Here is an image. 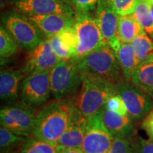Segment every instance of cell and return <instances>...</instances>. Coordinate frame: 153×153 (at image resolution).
<instances>
[{"mask_svg": "<svg viewBox=\"0 0 153 153\" xmlns=\"http://www.w3.org/2000/svg\"><path fill=\"white\" fill-rule=\"evenodd\" d=\"M74 106L72 96L45 103L36 111L32 137L56 147L70 123Z\"/></svg>", "mask_w": 153, "mask_h": 153, "instance_id": "obj_1", "label": "cell"}, {"mask_svg": "<svg viewBox=\"0 0 153 153\" xmlns=\"http://www.w3.org/2000/svg\"><path fill=\"white\" fill-rule=\"evenodd\" d=\"M78 66L85 76L101 78L117 86L125 81L116 51L108 44L78 60Z\"/></svg>", "mask_w": 153, "mask_h": 153, "instance_id": "obj_2", "label": "cell"}, {"mask_svg": "<svg viewBox=\"0 0 153 153\" xmlns=\"http://www.w3.org/2000/svg\"><path fill=\"white\" fill-rule=\"evenodd\" d=\"M117 85L101 78L85 76L74 104L87 118L101 111L111 96L118 94Z\"/></svg>", "mask_w": 153, "mask_h": 153, "instance_id": "obj_3", "label": "cell"}, {"mask_svg": "<svg viewBox=\"0 0 153 153\" xmlns=\"http://www.w3.org/2000/svg\"><path fill=\"white\" fill-rule=\"evenodd\" d=\"M85 75L78 66V60L72 57L61 60L50 70L51 94L53 99L73 96L79 91Z\"/></svg>", "mask_w": 153, "mask_h": 153, "instance_id": "obj_4", "label": "cell"}, {"mask_svg": "<svg viewBox=\"0 0 153 153\" xmlns=\"http://www.w3.org/2000/svg\"><path fill=\"white\" fill-rule=\"evenodd\" d=\"M74 27L78 42L74 58L79 60L106 44L92 13H76Z\"/></svg>", "mask_w": 153, "mask_h": 153, "instance_id": "obj_5", "label": "cell"}, {"mask_svg": "<svg viewBox=\"0 0 153 153\" xmlns=\"http://www.w3.org/2000/svg\"><path fill=\"white\" fill-rule=\"evenodd\" d=\"M51 94L50 71L26 74L21 86V104L36 110L48 102Z\"/></svg>", "mask_w": 153, "mask_h": 153, "instance_id": "obj_6", "label": "cell"}, {"mask_svg": "<svg viewBox=\"0 0 153 153\" xmlns=\"http://www.w3.org/2000/svg\"><path fill=\"white\" fill-rule=\"evenodd\" d=\"M4 24V27L24 49L31 51L45 38L39 28L21 13L9 14Z\"/></svg>", "mask_w": 153, "mask_h": 153, "instance_id": "obj_7", "label": "cell"}, {"mask_svg": "<svg viewBox=\"0 0 153 153\" xmlns=\"http://www.w3.org/2000/svg\"><path fill=\"white\" fill-rule=\"evenodd\" d=\"M36 110L24 105H4L0 110V123L19 135L30 137L36 121Z\"/></svg>", "mask_w": 153, "mask_h": 153, "instance_id": "obj_8", "label": "cell"}, {"mask_svg": "<svg viewBox=\"0 0 153 153\" xmlns=\"http://www.w3.org/2000/svg\"><path fill=\"white\" fill-rule=\"evenodd\" d=\"M114 138L105 126L100 111L88 118L82 150L84 153H108Z\"/></svg>", "mask_w": 153, "mask_h": 153, "instance_id": "obj_9", "label": "cell"}, {"mask_svg": "<svg viewBox=\"0 0 153 153\" xmlns=\"http://www.w3.org/2000/svg\"><path fill=\"white\" fill-rule=\"evenodd\" d=\"M118 94L122 97L128 114L135 122L143 120L153 109V99L132 82H120L117 86Z\"/></svg>", "mask_w": 153, "mask_h": 153, "instance_id": "obj_10", "label": "cell"}, {"mask_svg": "<svg viewBox=\"0 0 153 153\" xmlns=\"http://www.w3.org/2000/svg\"><path fill=\"white\" fill-rule=\"evenodd\" d=\"M16 10L26 16L65 14L76 16L72 0H22L14 4Z\"/></svg>", "mask_w": 153, "mask_h": 153, "instance_id": "obj_11", "label": "cell"}, {"mask_svg": "<svg viewBox=\"0 0 153 153\" xmlns=\"http://www.w3.org/2000/svg\"><path fill=\"white\" fill-rule=\"evenodd\" d=\"M94 11V17L105 42L116 51L120 43L118 35L120 15L107 0H99Z\"/></svg>", "mask_w": 153, "mask_h": 153, "instance_id": "obj_12", "label": "cell"}, {"mask_svg": "<svg viewBox=\"0 0 153 153\" xmlns=\"http://www.w3.org/2000/svg\"><path fill=\"white\" fill-rule=\"evenodd\" d=\"M61 60L53 51L48 38H45L30 51L22 70L26 74L50 71Z\"/></svg>", "mask_w": 153, "mask_h": 153, "instance_id": "obj_13", "label": "cell"}, {"mask_svg": "<svg viewBox=\"0 0 153 153\" xmlns=\"http://www.w3.org/2000/svg\"><path fill=\"white\" fill-rule=\"evenodd\" d=\"M87 121L88 118L74 105L70 123L56 147L82 149Z\"/></svg>", "mask_w": 153, "mask_h": 153, "instance_id": "obj_14", "label": "cell"}, {"mask_svg": "<svg viewBox=\"0 0 153 153\" xmlns=\"http://www.w3.org/2000/svg\"><path fill=\"white\" fill-rule=\"evenodd\" d=\"M26 74L22 70L1 69L0 71V97L5 105L19 101L21 86Z\"/></svg>", "mask_w": 153, "mask_h": 153, "instance_id": "obj_15", "label": "cell"}, {"mask_svg": "<svg viewBox=\"0 0 153 153\" xmlns=\"http://www.w3.org/2000/svg\"><path fill=\"white\" fill-rule=\"evenodd\" d=\"M33 22L45 38L60 33L66 28L72 27L75 24V16L65 14L26 16Z\"/></svg>", "mask_w": 153, "mask_h": 153, "instance_id": "obj_16", "label": "cell"}, {"mask_svg": "<svg viewBox=\"0 0 153 153\" xmlns=\"http://www.w3.org/2000/svg\"><path fill=\"white\" fill-rule=\"evenodd\" d=\"M103 121L113 136H133L136 134V122L128 114H118L106 109L101 111Z\"/></svg>", "mask_w": 153, "mask_h": 153, "instance_id": "obj_17", "label": "cell"}, {"mask_svg": "<svg viewBox=\"0 0 153 153\" xmlns=\"http://www.w3.org/2000/svg\"><path fill=\"white\" fill-rule=\"evenodd\" d=\"M115 51L123 72L124 79L128 83H131L132 74L140 65L135 51L131 43L120 42L119 46Z\"/></svg>", "mask_w": 153, "mask_h": 153, "instance_id": "obj_18", "label": "cell"}, {"mask_svg": "<svg viewBox=\"0 0 153 153\" xmlns=\"http://www.w3.org/2000/svg\"><path fill=\"white\" fill-rule=\"evenodd\" d=\"M143 33H145L144 29L133 14L120 15L118 35L120 42L131 43L135 38Z\"/></svg>", "mask_w": 153, "mask_h": 153, "instance_id": "obj_19", "label": "cell"}, {"mask_svg": "<svg viewBox=\"0 0 153 153\" xmlns=\"http://www.w3.org/2000/svg\"><path fill=\"white\" fill-rule=\"evenodd\" d=\"M131 82L153 99V63L140 64L132 74Z\"/></svg>", "mask_w": 153, "mask_h": 153, "instance_id": "obj_20", "label": "cell"}, {"mask_svg": "<svg viewBox=\"0 0 153 153\" xmlns=\"http://www.w3.org/2000/svg\"><path fill=\"white\" fill-rule=\"evenodd\" d=\"M140 64L153 63V40L146 33L137 36L131 43Z\"/></svg>", "mask_w": 153, "mask_h": 153, "instance_id": "obj_21", "label": "cell"}, {"mask_svg": "<svg viewBox=\"0 0 153 153\" xmlns=\"http://www.w3.org/2000/svg\"><path fill=\"white\" fill-rule=\"evenodd\" d=\"M28 137L14 133L10 130L1 126L0 127V148L1 153H11L20 148Z\"/></svg>", "mask_w": 153, "mask_h": 153, "instance_id": "obj_22", "label": "cell"}, {"mask_svg": "<svg viewBox=\"0 0 153 153\" xmlns=\"http://www.w3.org/2000/svg\"><path fill=\"white\" fill-rule=\"evenodd\" d=\"M133 14L143 26L145 33L153 40V17L145 0H139Z\"/></svg>", "mask_w": 153, "mask_h": 153, "instance_id": "obj_23", "label": "cell"}, {"mask_svg": "<svg viewBox=\"0 0 153 153\" xmlns=\"http://www.w3.org/2000/svg\"><path fill=\"white\" fill-rule=\"evenodd\" d=\"M11 153H57L56 147L45 141L32 137H28L26 141L14 152Z\"/></svg>", "mask_w": 153, "mask_h": 153, "instance_id": "obj_24", "label": "cell"}, {"mask_svg": "<svg viewBox=\"0 0 153 153\" xmlns=\"http://www.w3.org/2000/svg\"><path fill=\"white\" fill-rule=\"evenodd\" d=\"M19 44L4 26L0 28V57L7 59L16 55L19 51Z\"/></svg>", "mask_w": 153, "mask_h": 153, "instance_id": "obj_25", "label": "cell"}, {"mask_svg": "<svg viewBox=\"0 0 153 153\" xmlns=\"http://www.w3.org/2000/svg\"><path fill=\"white\" fill-rule=\"evenodd\" d=\"M133 136L114 137L108 153H134L132 141Z\"/></svg>", "mask_w": 153, "mask_h": 153, "instance_id": "obj_26", "label": "cell"}, {"mask_svg": "<svg viewBox=\"0 0 153 153\" xmlns=\"http://www.w3.org/2000/svg\"><path fill=\"white\" fill-rule=\"evenodd\" d=\"M119 15L133 14L139 0H107Z\"/></svg>", "mask_w": 153, "mask_h": 153, "instance_id": "obj_27", "label": "cell"}, {"mask_svg": "<svg viewBox=\"0 0 153 153\" xmlns=\"http://www.w3.org/2000/svg\"><path fill=\"white\" fill-rule=\"evenodd\" d=\"M61 41L65 46L68 48L73 55V57L75 55L76 49L77 47V37L74 26L66 28L60 33H58Z\"/></svg>", "mask_w": 153, "mask_h": 153, "instance_id": "obj_28", "label": "cell"}, {"mask_svg": "<svg viewBox=\"0 0 153 153\" xmlns=\"http://www.w3.org/2000/svg\"><path fill=\"white\" fill-rule=\"evenodd\" d=\"M48 38L50 43L52 45V48L55 54L57 55V57L61 60H69V59H71L73 57L72 53L65 46L58 34L53 35Z\"/></svg>", "mask_w": 153, "mask_h": 153, "instance_id": "obj_29", "label": "cell"}, {"mask_svg": "<svg viewBox=\"0 0 153 153\" xmlns=\"http://www.w3.org/2000/svg\"><path fill=\"white\" fill-rule=\"evenodd\" d=\"M104 107L106 109L116 114L122 115L128 114L127 108L125 103L118 94L111 96L107 100Z\"/></svg>", "mask_w": 153, "mask_h": 153, "instance_id": "obj_30", "label": "cell"}, {"mask_svg": "<svg viewBox=\"0 0 153 153\" xmlns=\"http://www.w3.org/2000/svg\"><path fill=\"white\" fill-rule=\"evenodd\" d=\"M134 153H153V141L135 134L132 138Z\"/></svg>", "mask_w": 153, "mask_h": 153, "instance_id": "obj_31", "label": "cell"}, {"mask_svg": "<svg viewBox=\"0 0 153 153\" xmlns=\"http://www.w3.org/2000/svg\"><path fill=\"white\" fill-rule=\"evenodd\" d=\"M99 0H72L76 13H91L94 11Z\"/></svg>", "mask_w": 153, "mask_h": 153, "instance_id": "obj_32", "label": "cell"}, {"mask_svg": "<svg viewBox=\"0 0 153 153\" xmlns=\"http://www.w3.org/2000/svg\"><path fill=\"white\" fill-rule=\"evenodd\" d=\"M141 128L149 139L153 141V109L143 119Z\"/></svg>", "mask_w": 153, "mask_h": 153, "instance_id": "obj_33", "label": "cell"}, {"mask_svg": "<svg viewBox=\"0 0 153 153\" xmlns=\"http://www.w3.org/2000/svg\"><path fill=\"white\" fill-rule=\"evenodd\" d=\"M57 153H84L82 149L79 148H65L56 147Z\"/></svg>", "mask_w": 153, "mask_h": 153, "instance_id": "obj_34", "label": "cell"}, {"mask_svg": "<svg viewBox=\"0 0 153 153\" xmlns=\"http://www.w3.org/2000/svg\"><path fill=\"white\" fill-rule=\"evenodd\" d=\"M145 1L148 4L149 10L153 17V0H145Z\"/></svg>", "mask_w": 153, "mask_h": 153, "instance_id": "obj_35", "label": "cell"}, {"mask_svg": "<svg viewBox=\"0 0 153 153\" xmlns=\"http://www.w3.org/2000/svg\"><path fill=\"white\" fill-rule=\"evenodd\" d=\"M11 1H14V4H15L16 2H17V1H22V0H11Z\"/></svg>", "mask_w": 153, "mask_h": 153, "instance_id": "obj_36", "label": "cell"}]
</instances>
